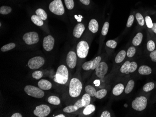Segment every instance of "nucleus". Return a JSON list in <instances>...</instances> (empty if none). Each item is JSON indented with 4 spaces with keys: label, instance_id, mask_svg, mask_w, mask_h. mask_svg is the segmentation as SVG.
<instances>
[{
    "label": "nucleus",
    "instance_id": "1",
    "mask_svg": "<svg viewBox=\"0 0 156 117\" xmlns=\"http://www.w3.org/2000/svg\"><path fill=\"white\" fill-rule=\"evenodd\" d=\"M69 72L65 65H61L58 68L54 81L60 85H65L68 80Z\"/></svg>",
    "mask_w": 156,
    "mask_h": 117
},
{
    "label": "nucleus",
    "instance_id": "2",
    "mask_svg": "<svg viewBox=\"0 0 156 117\" xmlns=\"http://www.w3.org/2000/svg\"><path fill=\"white\" fill-rule=\"evenodd\" d=\"M82 90V84L80 80L77 78H72L70 81L69 93L72 98H77L80 95Z\"/></svg>",
    "mask_w": 156,
    "mask_h": 117
},
{
    "label": "nucleus",
    "instance_id": "3",
    "mask_svg": "<svg viewBox=\"0 0 156 117\" xmlns=\"http://www.w3.org/2000/svg\"><path fill=\"white\" fill-rule=\"evenodd\" d=\"M24 91L28 95L35 98H41L44 97V93L39 87L33 85H26L24 87Z\"/></svg>",
    "mask_w": 156,
    "mask_h": 117
},
{
    "label": "nucleus",
    "instance_id": "4",
    "mask_svg": "<svg viewBox=\"0 0 156 117\" xmlns=\"http://www.w3.org/2000/svg\"><path fill=\"white\" fill-rule=\"evenodd\" d=\"M89 49V44L87 42L84 40L80 42L76 47L77 55L78 57L80 58H85L88 55Z\"/></svg>",
    "mask_w": 156,
    "mask_h": 117
},
{
    "label": "nucleus",
    "instance_id": "5",
    "mask_svg": "<svg viewBox=\"0 0 156 117\" xmlns=\"http://www.w3.org/2000/svg\"><path fill=\"white\" fill-rule=\"evenodd\" d=\"M50 11L56 15H61L65 13V9L61 0H54L49 5Z\"/></svg>",
    "mask_w": 156,
    "mask_h": 117
},
{
    "label": "nucleus",
    "instance_id": "6",
    "mask_svg": "<svg viewBox=\"0 0 156 117\" xmlns=\"http://www.w3.org/2000/svg\"><path fill=\"white\" fill-rule=\"evenodd\" d=\"M147 104V100L144 96H140L135 98L132 102L133 109L137 111H142L144 110Z\"/></svg>",
    "mask_w": 156,
    "mask_h": 117
},
{
    "label": "nucleus",
    "instance_id": "7",
    "mask_svg": "<svg viewBox=\"0 0 156 117\" xmlns=\"http://www.w3.org/2000/svg\"><path fill=\"white\" fill-rule=\"evenodd\" d=\"M45 63V60L43 57L35 56L30 59L28 61V65L30 69H37L43 66Z\"/></svg>",
    "mask_w": 156,
    "mask_h": 117
},
{
    "label": "nucleus",
    "instance_id": "8",
    "mask_svg": "<svg viewBox=\"0 0 156 117\" xmlns=\"http://www.w3.org/2000/svg\"><path fill=\"white\" fill-rule=\"evenodd\" d=\"M23 40L28 45H32L39 41L38 35L36 32H30L25 33L23 37Z\"/></svg>",
    "mask_w": 156,
    "mask_h": 117
},
{
    "label": "nucleus",
    "instance_id": "9",
    "mask_svg": "<svg viewBox=\"0 0 156 117\" xmlns=\"http://www.w3.org/2000/svg\"><path fill=\"white\" fill-rule=\"evenodd\" d=\"M51 112L50 107L46 104H41L36 107L33 111L34 114L37 117H46Z\"/></svg>",
    "mask_w": 156,
    "mask_h": 117
},
{
    "label": "nucleus",
    "instance_id": "10",
    "mask_svg": "<svg viewBox=\"0 0 156 117\" xmlns=\"http://www.w3.org/2000/svg\"><path fill=\"white\" fill-rule=\"evenodd\" d=\"M96 74L98 78L103 79L108 71V66L106 63L104 62H101L96 68Z\"/></svg>",
    "mask_w": 156,
    "mask_h": 117
},
{
    "label": "nucleus",
    "instance_id": "11",
    "mask_svg": "<svg viewBox=\"0 0 156 117\" xmlns=\"http://www.w3.org/2000/svg\"><path fill=\"white\" fill-rule=\"evenodd\" d=\"M77 55L76 53L73 51L68 52L66 56V62L68 67L70 69H74L77 65Z\"/></svg>",
    "mask_w": 156,
    "mask_h": 117
},
{
    "label": "nucleus",
    "instance_id": "12",
    "mask_svg": "<svg viewBox=\"0 0 156 117\" xmlns=\"http://www.w3.org/2000/svg\"><path fill=\"white\" fill-rule=\"evenodd\" d=\"M55 40L53 37L49 35L43 38V46L44 50L47 51H50L54 47Z\"/></svg>",
    "mask_w": 156,
    "mask_h": 117
},
{
    "label": "nucleus",
    "instance_id": "13",
    "mask_svg": "<svg viewBox=\"0 0 156 117\" xmlns=\"http://www.w3.org/2000/svg\"><path fill=\"white\" fill-rule=\"evenodd\" d=\"M85 30L84 25L82 23H79L75 26L73 30V35L76 38H80Z\"/></svg>",
    "mask_w": 156,
    "mask_h": 117
},
{
    "label": "nucleus",
    "instance_id": "14",
    "mask_svg": "<svg viewBox=\"0 0 156 117\" xmlns=\"http://www.w3.org/2000/svg\"><path fill=\"white\" fill-rule=\"evenodd\" d=\"M38 86L43 90H49L52 88V84L46 79H41L38 82Z\"/></svg>",
    "mask_w": 156,
    "mask_h": 117
},
{
    "label": "nucleus",
    "instance_id": "15",
    "mask_svg": "<svg viewBox=\"0 0 156 117\" xmlns=\"http://www.w3.org/2000/svg\"><path fill=\"white\" fill-rule=\"evenodd\" d=\"M89 31L93 33H96L99 30V24L97 20L92 19L90 20L88 24Z\"/></svg>",
    "mask_w": 156,
    "mask_h": 117
},
{
    "label": "nucleus",
    "instance_id": "16",
    "mask_svg": "<svg viewBox=\"0 0 156 117\" xmlns=\"http://www.w3.org/2000/svg\"><path fill=\"white\" fill-rule=\"evenodd\" d=\"M124 90V85L121 83H120L116 85L114 87L112 90V92L114 95L117 96L121 95V93L123 92Z\"/></svg>",
    "mask_w": 156,
    "mask_h": 117
},
{
    "label": "nucleus",
    "instance_id": "17",
    "mask_svg": "<svg viewBox=\"0 0 156 117\" xmlns=\"http://www.w3.org/2000/svg\"><path fill=\"white\" fill-rule=\"evenodd\" d=\"M152 69L147 65H142L138 69L139 74L143 75H150L152 73Z\"/></svg>",
    "mask_w": 156,
    "mask_h": 117
},
{
    "label": "nucleus",
    "instance_id": "18",
    "mask_svg": "<svg viewBox=\"0 0 156 117\" xmlns=\"http://www.w3.org/2000/svg\"><path fill=\"white\" fill-rule=\"evenodd\" d=\"M143 38V35L141 32H139L135 36L132 40V43L134 46H139L141 44Z\"/></svg>",
    "mask_w": 156,
    "mask_h": 117
},
{
    "label": "nucleus",
    "instance_id": "19",
    "mask_svg": "<svg viewBox=\"0 0 156 117\" xmlns=\"http://www.w3.org/2000/svg\"><path fill=\"white\" fill-rule=\"evenodd\" d=\"M126 52L124 50H121L117 54L115 58V62L117 63H119L124 61L125 58Z\"/></svg>",
    "mask_w": 156,
    "mask_h": 117
},
{
    "label": "nucleus",
    "instance_id": "20",
    "mask_svg": "<svg viewBox=\"0 0 156 117\" xmlns=\"http://www.w3.org/2000/svg\"><path fill=\"white\" fill-rule=\"evenodd\" d=\"M96 110V107L93 104H89L85 107L83 113L85 115H89Z\"/></svg>",
    "mask_w": 156,
    "mask_h": 117
},
{
    "label": "nucleus",
    "instance_id": "21",
    "mask_svg": "<svg viewBox=\"0 0 156 117\" xmlns=\"http://www.w3.org/2000/svg\"><path fill=\"white\" fill-rule=\"evenodd\" d=\"M31 21L37 26H43V20L38 15H33L31 17Z\"/></svg>",
    "mask_w": 156,
    "mask_h": 117
},
{
    "label": "nucleus",
    "instance_id": "22",
    "mask_svg": "<svg viewBox=\"0 0 156 117\" xmlns=\"http://www.w3.org/2000/svg\"><path fill=\"white\" fill-rule=\"evenodd\" d=\"M81 101L83 106L85 107L90 104L91 96L87 93L84 94L81 98Z\"/></svg>",
    "mask_w": 156,
    "mask_h": 117
},
{
    "label": "nucleus",
    "instance_id": "23",
    "mask_svg": "<svg viewBox=\"0 0 156 117\" xmlns=\"http://www.w3.org/2000/svg\"><path fill=\"white\" fill-rule=\"evenodd\" d=\"M48 102L51 104L58 106L60 104V100L57 96H51L48 98Z\"/></svg>",
    "mask_w": 156,
    "mask_h": 117
},
{
    "label": "nucleus",
    "instance_id": "24",
    "mask_svg": "<svg viewBox=\"0 0 156 117\" xmlns=\"http://www.w3.org/2000/svg\"><path fill=\"white\" fill-rule=\"evenodd\" d=\"M85 91L87 94H88L89 95L92 97H95L96 93V89L93 86L90 85H87L86 86Z\"/></svg>",
    "mask_w": 156,
    "mask_h": 117
},
{
    "label": "nucleus",
    "instance_id": "25",
    "mask_svg": "<svg viewBox=\"0 0 156 117\" xmlns=\"http://www.w3.org/2000/svg\"><path fill=\"white\" fill-rule=\"evenodd\" d=\"M36 15H38L39 17L41 18L43 20H46L47 18V15L43 9H38L36 11Z\"/></svg>",
    "mask_w": 156,
    "mask_h": 117
},
{
    "label": "nucleus",
    "instance_id": "26",
    "mask_svg": "<svg viewBox=\"0 0 156 117\" xmlns=\"http://www.w3.org/2000/svg\"><path fill=\"white\" fill-rule=\"evenodd\" d=\"M135 82L133 80H130L128 82L127 85H126V88L124 90L125 93L129 94L131 92L134 87Z\"/></svg>",
    "mask_w": 156,
    "mask_h": 117
},
{
    "label": "nucleus",
    "instance_id": "27",
    "mask_svg": "<svg viewBox=\"0 0 156 117\" xmlns=\"http://www.w3.org/2000/svg\"><path fill=\"white\" fill-rule=\"evenodd\" d=\"M78 109L79 108L78 107L74 104L73 106H69L65 107V108L63 109V111L64 113H72L77 111Z\"/></svg>",
    "mask_w": 156,
    "mask_h": 117
},
{
    "label": "nucleus",
    "instance_id": "28",
    "mask_svg": "<svg viewBox=\"0 0 156 117\" xmlns=\"http://www.w3.org/2000/svg\"><path fill=\"white\" fill-rule=\"evenodd\" d=\"M107 94V91L106 89H101L96 91L95 97L98 99H102L106 96Z\"/></svg>",
    "mask_w": 156,
    "mask_h": 117
},
{
    "label": "nucleus",
    "instance_id": "29",
    "mask_svg": "<svg viewBox=\"0 0 156 117\" xmlns=\"http://www.w3.org/2000/svg\"><path fill=\"white\" fill-rule=\"evenodd\" d=\"M15 43H9V44H7L3 46L1 49V50L2 52H6V51H8L10 50L13 49L14 48H15Z\"/></svg>",
    "mask_w": 156,
    "mask_h": 117
},
{
    "label": "nucleus",
    "instance_id": "30",
    "mask_svg": "<svg viewBox=\"0 0 156 117\" xmlns=\"http://www.w3.org/2000/svg\"><path fill=\"white\" fill-rule=\"evenodd\" d=\"M12 9L10 7L2 6L0 8V14L2 15H7L10 13Z\"/></svg>",
    "mask_w": 156,
    "mask_h": 117
},
{
    "label": "nucleus",
    "instance_id": "31",
    "mask_svg": "<svg viewBox=\"0 0 156 117\" xmlns=\"http://www.w3.org/2000/svg\"><path fill=\"white\" fill-rule=\"evenodd\" d=\"M130 62L129 61H127L124 63L123 65L121 66L120 69V71L122 73H126L128 72V70L130 68Z\"/></svg>",
    "mask_w": 156,
    "mask_h": 117
},
{
    "label": "nucleus",
    "instance_id": "32",
    "mask_svg": "<svg viewBox=\"0 0 156 117\" xmlns=\"http://www.w3.org/2000/svg\"><path fill=\"white\" fill-rule=\"evenodd\" d=\"M155 85L153 82L148 83L143 86V90L145 92H149L154 89Z\"/></svg>",
    "mask_w": 156,
    "mask_h": 117
},
{
    "label": "nucleus",
    "instance_id": "33",
    "mask_svg": "<svg viewBox=\"0 0 156 117\" xmlns=\"http://www.w3.org/2000/svg\"><path fill=\"white\" fill-rule=\"evenodd\" d=\"M136 18L138 24L141 26H143L144 25L145 21L143 18V15L140 13H137L136 15Z\"/></svg>",
    "mask_w": 156,
    "mask_h": 117
},
{
    "label": "nucleus",
    "instance_id": "34",
    "mask_svg": "<svg viewBox=\"0 0 156 117\" xmlns=\"http://www.w3.org/2000/svg\"><path fill=\"white\" fill-rule=\"evenodd\" d=\"M92 67H93V60H90L85 62L83 64L82 66L83 69L87 71L92 69Z\"/></svg>",
    "mask_w": 156,
    "mask_h": 117
},
{
    "label": "nucleus",
    "instance_id": "35",
    "mask_svg": "<svg viewBox=\"0 0 156 117\" xmlns=\"http://www.w3.org/2000/svg\"><path fill=\"white\" fill-rule=\"evenodd\" d=\"M106 45L108 48L114 49L116 47L117 43L116 42L113 40H109L107 42Z\"/></svg>",
    "mask_w": 156,
    "mask_h": 117
},
{
    "label": "nucleus",
    "instance_id": "36",
    "mask_svg": "<svg viewBox=\"0 0 156 117\" xmlns=\"http://www.w3.org/2000/svg\"><path fill=\"white\" fill-rule=\"evenodd\" d=\"M136 52V48L134 46H131L128 49L127 52V56L128 57H132L134 56Z\"/></svg>",
    "mask_w": 156,
    "mask_h": 117
},
{
    "label": "nucleus",
    "instance_id": "37",
    "mask_svg": "<svg viewBox=\"0 0 156 117\" xmlns=\"http://www.w3.org/2000/svg\"><path fill=\"white\" fill-rule=\"evenodd\" d=\"M147 48L148 51L152 52L155 49V43L152 40H149L147 43Z\"/></svg>",
    "mask_w": 156,
    "mask_h": 117
},
{
    "label": "nucleus",
    "instance_id": "38",
    "mask_svg": "<svg viewBox=\"0 0 156 117\" xmlns=\"http://www.w3.org/2000/svg\"><path fill=\"white\" fill-rule=\"evenodd\" d=\"M102 58L100 56H98L96 57L93 60V67L92 68V70H93L96 69V68L97 67L98 65L101 63Z\"/></svg>",
    "mask_w": 156,
    "mask_h": 117
},
{
    "label": "nucleus",
    "instance_id": "39",
    "mask_svg": "<svg viewBox=\"0 0 156 117\" xmlns=\"http://www.w3.org/2000/svg\"><path fill=\"white\" fill-rule=\"evenodd\" d=\"M109 26V24L108 22H106L103 24L102 30V34L103 36H106L108 33V28Z\"/></svg>",
    "mask_w": 156,
    "mask_h": 117
},
{
    "label": "nucleus",
    "instance_id": "40",
    "mask_svg": "<svg viewBox=\"0 0 156 117\" xmlns=\"http://www.w3.org/2000/svg\"><path fill=\"white\" fill-rule=\"evenodd\" d=\"M32 76L33 78H35L37 80H38L43 77V73L40 71H37L33 72Z\"/></svg>",
    "mask_w": 156,
    "mask_h": 117
},
{
    "label": "nucleus",
    "instance_id": "41",
    "mask_svg": "<svg viewBox=\"0 0 156 117\" xmlns=\"http://www.w3.org/2000/svg\"><path fill=\"white\" fill-rule=\"evenodd\" d=\"M137 64L136 62H130V68L127 73H132L134 72L137 69Z\"/></svg>",
    "mask_w": 156,
    "mask_h": 117
},
{
    "label": "nucleus",
    "instance_id": "42",
    "mask_svg": "<svg viewBox=\"0 0 156 117\" xmlns=\"http://www.w3.org/2000/svg\"><path fill=\"white\" fill-rule=\"evenodd\" d=\"M65 6L69 10H71L74 7V0H65Z\"/></svg>",
    "mask_w": 156,
    "mask_h": 117
},
{
    "label": "nucleus",
    "instance_id": "43",
    "mask_svg": "<svg viewBox=\"0 0 156 117\" xmlns=\"http://www.w3.org/2000/svg\"><path fill=\"white\" fill-rule=\"evenodd\" d=\"M145 21L146 25L148 28H152L153 23L152 22V19L149 16H146L145 18Z\"/></svg>",
    "mask_w": 156,
    "mask_h": 117
},
{
    "label": "nucleus",
    "instance_id": "44",
    "mask_svg": "<svg viewBox=\"0 0 156 117\" xmlns=\"http://www.w3.org/2000/svg\"><path fill=\"white\" fill-rule=\"evenodd\" d=\"M134 21V15H131L129 16V17L128 18V21L127 22L126 26L128 28H130V27H131Z\"/></svg>",
    "mask_w": 156,
    "mask_h": 117
},
{
    "label": "nucleus",
    "instance_id": "45",
    "mask_svg": "<svg viewBox=\"0 0 156 117\" xmlns=\"http://www.w3.org/2000/svg\"><path fill=\"white\" fill-rule=\"evenodd\" d=\"M150 57L151 58L152 61L154 62H156V50L152 51L150 55Z\"/></svg>",
    "mask_w": 156,
    "mask_h": 117
},
{
    "label": "nucleus",
    "instance_id": "46",
    "mask_svg": "<svg viewBox=\"0 0 156 117\" xmlns=\"http://www.w3.org/2000/svg\"><path fill=\"white\" fill-rule=\"evenodd\" d=\"M74 105H75L76 106L78 107V108L79 109L83 107L82 104V101H81V99H80V100H78L77 101H76Z\"/></svg>",
    "mask_w": 156,
    "mask_h": 117
},
{
    "label": "nucleus",
    "instance_id": "47",
    "mask_svg": "<svg viewBox=\"0 0 156 117\" xmlns=\"http://www.w3.org/2000/svg\"><path fill=\"white\" fill-rule=\"evenodd\" d=\"M101 117H111V114L108 111H105L102 112L101 115Z\"/></svg>",
    "mask_w": 156,
    "mask_h": 117
},
{
    "label": "nucleus",
    "instance_id": "48",
    "mask_svg": "<svg viewBox=\"0 0 156 117\" xmlns=\"http://www.w3.org/2000/svg\"><path fill=\"white\" fill-rule=\"evenodd\" d=\"M80 2L85 5H88L90 4V0H80Z\"/></svg>",
    "mask_w": 156,
    "mask_h": 117
},
{
    "label": "nucleus",
    "instance_id": "49",
    "mask_svg": "<svg viewBox=\"0 0 156 117\" xmlns=\"http://www.w3.org/2000/svg\"><path fill=\"white\" fill-rule=\"evenodd\" d=\"M11 117H22V114L21 113H14L13 115H12L11 116Z\"/></svg>",
    "mask_w": 156,
    "mask_h": 117
},
{
    "label": "nucleus",
    "instance_id": "50",
    "mask_svg": "<svg viewBox=\"0 0 156 117\" xmlns=\"http://www.w3.org/2000/svg\"><path fill=\"white\" fill-rule=\"evenodd\" d=\"M152 31H153L156 34V22L153 23V26L152 28Z\"/></svg>",
    "mask_w": 156,
    "mask_h": 117
},
{
    "label": "nucleus",
    "instance_id": "51",
    "mask_svg": "<svg viewBox=\"0 0 156 117\" xmlns=\"http://www.w3.org/2000/svg\"><path fill=\"white\" fill-rule=\"evenodd\" d=\"M54 117H65V116L64 115H63V114H59V115H56V116H54Z\"/></svg>",
    "mask_w": 156,
    "mask_h": 117
},
{
    "label": "nucleus",
    "instance_id": "52",
    "mask_svg": "<svg viewBox=\"0 0 156 117\" xmlns=\"http://www.w3.org/2000/svg\"><path fill=\"white\" fill-rule=\"evenodd\" d=\"M1 26H2V24H1H1H0V26L1 27Z\"/></svg>",
    "mask_w": 156,
    "mask_h": 117
}]
</instances>
